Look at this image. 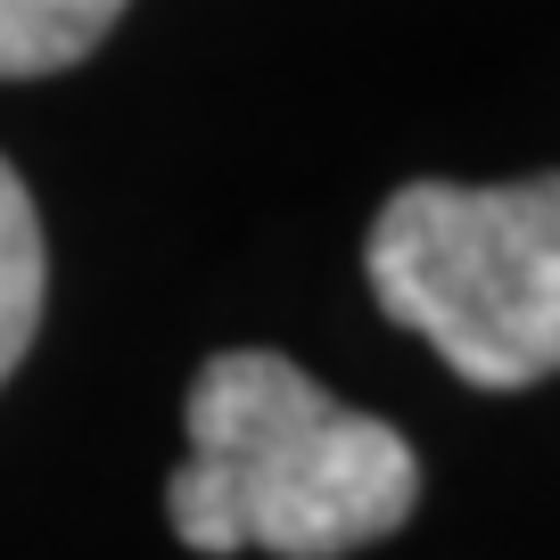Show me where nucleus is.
Masks as SVG:
<instances>
[{
	"label": "nucleus",
	"mask_w": 560,
	"mask_h": 560,
	"mask_svg": "<svg viewBox=\"0 0 560 560\" xmlns=\"http://www.w3.org/2000/svg\"><path fill=\"white\" fill-rule=\"evenodd\" d=\"M182 420L190 462L165 487V511L190 552L338 560L396 536L420 503L412 445L272 347L214 354Z\"/></svg>",
	"instance_id": "1"
},
{
	"label": "nucleus",
	"mask_w": 560,
	"mask_h": 560,
	"mask_svg": "<svg viewBox=\"0 0 560 560\" xmlns=\"http://www.w3.org/2000/svg\"><path fill=\"white\" fill-rule=\"evenodd\" d=\"M387 322L420 330L487 396L560 380V174L404 182L363 247Z\"/></svg>",
	"instance_id": "2"
},
{
	"label": "nucleus",
	"mask_w": 560,
	"mask_h": 560,
	"mask_svg": "<svg viewBox=\"0 0 560 560\" xmlns=\"http://www.w3.org/2000/svg\"><path fill=\"white\" fill-rule=\"evenodd\" d=\"M42 298H50V256H42V214L34 190L18 182V165L0 158V387L25 363L42 330Z\"/></svg>",
	"instance_id": "3"
},
{
	"label": "nucleus",
	"mask_w": 560,
	"mask_h": 560,
	"mask_svg": "<svg viewBox=\"0 0 560 560\" xmlns=\"http://www.w3.org/2000/svg\"><path fill=\"white\" fill-rule=\"evenodd\" d=\"M124 0H0V83L58 74L116 34Z\"/></svg>",
	"instance_id": "4"
}]
</instances>
